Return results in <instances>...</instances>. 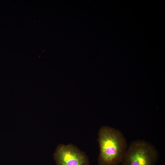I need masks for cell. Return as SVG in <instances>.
<instances>
[{
    "label": "cell",
    "instance_id": "obj_1",
    "mask_svg": "<svg viewBox=\"0 0 165 165\" xmlns=\"http://www.w3.org/2000/svg\"><path fill=\"white\" fill-rule=\"evenodd\" d=\"M99 165H119L127 149L126 140L119 130L107 126L98 133Z\"/></svg>",
    "mask_w": 165,
    "mask_h": 165
},
{
    "label": "cell",
    "instance_id": "obj_2",
    "mask_svg": "<svg viewBox=\"0 0 165 165\" xmlns=\"http://www.w3.org/2000/svg\"><path fill=\"white\" fill-rule=\"evenodd\" d=\"M159 154L151 144L143 140L132 142L122 159V165H155Z\"/></svg>",
    "mask_w": 165,
    "mask_h": 165
},
{
    "label": "cell",
    "instance_id": "obj_3",
    "mask_svg": "<svg viewBox=\"0 0 165 165\" xmlns=\"http://www.w3.org/2000/svg\"><path fill=\"white\" fill-rule=\"evenodd\" d=\"M53 156L57 165H90L85 152L71 144L59 145Z\"/></svg>",
    "mask_w": 165,
    "mask_h": 165
}]
</instances>
